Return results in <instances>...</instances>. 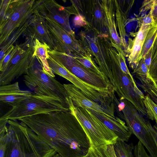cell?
Listing matches in <instances>:
<instances>
[{
    "mask_svg": "<svg viewBox=\"0 0 157 157\" xmlns=\"http://www.w3.org/2000/svg\"><path fill=\"white\" fill-rule=\"evenodd\" d=\"M19 121L26 124L60 157H82L91 144L81 124L70 111L38 114Z\"/></svg>",
    "mask_w": 157,
    "mask_h": 157,
    "instance_id": "6da1fadb",
    "label": "cell"
},
{
    "mask_svg": "<svg viewBox=\"0 0 157 157\" xmlns=\"http://www.w3.org/2000/svg\"><path fill=\"white\" fill-rule=\"evenodd\" d=\"M0 135V157H53L57 153L26 124L8 120Z\"/></svg>",
    "mask_w": 157,
    "mask_h": 157,
    "instance_id": "7a4b0ae2",
    "label": "cell"
},
{
    "mask_svg": "<svg viewBox=\"0 0 157 157\" xmlns=\"http://www.w3.org/2000/svg\"><path fill=\"white\" fill-rule=\"evenodd\" d=\"M110 57V68L103 73L106 78L113 86L120 101L126 100L136 109L144 105L145 96L137 87L132 76L125 74L120 67L117 50L109 40L105 38Z\"/></svg>",
    "mask_w": 157,
    "mask_h": 157,
    "instance_id": "3957f363",
    "label": "cell"
},
{
    "mask_svg": "<svg viewBox=\"0 0 157 157\" xmlns=\"http://www.w3.org/2000/svg\"><path fill=\"white\" fill-rule=\"evenodd\" d=\"M24 78L26 86L35 93L57 98L69 107V96L63 85L45 72L37 57H33Z\"/></svg>",
    "mask_w": 157,
    "mask_h": 157,
    "instance_id": "277c9868",
    "label": "cell"
},
{
    "mask_svg": "<svg viewBox=\"0 0 157 157\" xmlns=\"http://www.w3.org/2000/svg\"><path fill=\"white\" fill-rule=\"evenodd\" d=\"M67 101L70 112L76 117L85 132L91 144L95 146L113 145L117 136L82 105L74 104L69 97Z\"/></svg>",
    "mask_w": 157,
    "mask_h": 157,
    "instance_id": "5b68a950",
    "label": "cell"
},
{
    "mask_svg": "<svg viewBox=\"0 0 157 157\" xmlns=\"http://www.w3.org/2000/svg\"><path fill=\"white\" fill-rule=\"evenodd\" d=\"M58 111L70 110L68 107L57 98L34 93L12 107L0 117V120L19 121L25 117Z\"/></svg>",
    "mask_w": 157,
    "mask_h": 157,
    "instance_id": "8992f818",
    "label": "cell"
},
{
    "mask_svg": "<svg viewBox=\"0 0 157 157\" xmlns=\"http://www.w3.org/2000/svg\"><path fill=\"white\" fill-rule=\"evenodd\" d=\"M35 0H10L3 17L0 18V47L13 33L33 14Z\"/></svg>",
    "mask_w": 157,
    "mask_h": 157,
    "instance_id": "52a82bcc",
    "label": "cell"
},
{
    "mask_svg": "<svg viewBox=\"0 0 157 157\" xmlns=\"http://www.w3.org/2000/svg\"><path fill=\"white\" fill-rule=\"evenodd\" d=\"M49 56L75 76L88 84L114 96L113 86L105 78L86 68L69 54L49 50Z\"/></svg>",
    "mask_w": 157,
    "mask_h": 157,
    "instance_id": "ba28073f",
    "label": "cell"
},
{
    "mask_svg": "<svg viewBox=\"0 0 157 157\" xmlns=\"http://www.w3.org/2000/svg\"><path fill=\"white\" fill-rule=\"evenodd\" d=\"M123 101L125 106L122 113L117 111L119 116L125 121L129 131L138 139L151 157H157V147L150 131L151 124L131 102L126 100Z\"/></svg>",
    "mask_w": 157,
    "mask_h": 157,
    "instance_id": "9c48e42d",
    "label": "cell"
},
{
    "mask_svg": "<svg viewBox=\"0 0 157 157\" xmlns=\"http://www.w3.org/2000/svg\"><path fill=\"white\" fill-rule=\"evenodd\" d=\"M35 40L33 36H28L25 42L19 45L5 71L0 72V86L9 84L22 75L26 74L33 58Z\"/></svg>",
    "mask_w": 157,
    "mask_h": 157,
    "instance_id": "30bf717a",
    "label": "cell"
},
{
    "mask_svg": "<svg viewBox=\"0 0 157 157\" xmlns=\"http://www.w3.org/2000/svg\"><path fill=\"white\" fill-rule=\"evenodd\" d=\"M44 18L55 45V50L75 57L85 56L89 54L77 37L72 36L55 21Z\"/></svg>",
    "mask_w": 157,
    "mask_h": 157,
    "instance_id": "8fae6325",
    "label": "cell"
},
{
    "mask_svg": "<svg viewBox=\"0 0 157 157\" xmlns=\"http://www.w3.org/2000/svg\"><path fill=\"white\" fill-rule=\"evenodd\" d=\"M33 10V13L55 21L72 36L76 37L70 25L69 18L71 14L65 7L55 0H35Z\"/></svg>",
    "mask_w": 157,
    "mask_h": 157,
    "instance_id": "7c38bea8",
    "label": "cell"
},
{
    "mask_svg": "<svg viewBox=\"0 0 157 157\" xmlns=\"http://www.w3.org/2000/svg\"><path fill=\"white\" fill-rule=\"evenodd\" d=\"M85 18L91 30L109 38L106 19L101 0H86Z\"/></svg>",
    "mask_w": 157,
    "mask_h": 157,
    "instance_id": "4fadbf2b",
    "label": "cell"
},
{
    "mask_svg": "<svg viewBox=\"0 0 157 157\" xmlns=\"http://www.w3.org/2000/svg\"><path fill=\"white\" fill-rule=\"evenodd\" d=\"M115 5V17L117 27L118 28L120 37L124 56H128V44L126 38L125 30L129 12L134 1L114 0Z\"/></svg>",
    "mask_w": 157,
    "mask_h": 157,
    "instance_id": "5bb4252c",
    "label": "cell"
},
{
    "mask_svg": "<svg viewBox=\"0 0 157 157\" xmlns=\"http://www.w3.org/2000/svg\"><path fill=\"white\" fill-rule=\"evenodd\" d=\"M101 2L104 11L109 33L108 40L118 52L124 56L121 39L117 31L115 20V5L114 0H101Z\"/></svg>",
    "mask_w": 157,
    "mask_h": 157,
    "instance_id": "9a60e30c",
    "label": "cell"
},
{
    "mask_svg": "<svg viewBox=\"0 0 157 157\" xmlns=\"http://www.w3.org/2000/svg\"><path fill=\"white\" fill-rule=\"evenodd\" d=\"M33 13L25 34L28 36H33L42 43L46 44L50 50H55L56 46L45 19L37 13Z\"/></svg>",
    "mask_w": 157,
    "mask_h": 157,
    "instance_id": "2e32d148",
    "label": "cell"
},
{
    "mask_svg": "<svg viewBox=\"0 0 157 157\" xmlns=\"http://www.w3.org/2000/svg\"><path fill=\"white\" fill-rule=\"evenodd\" d=\"M33 93L21 90L18 82L0 86V101L12 107L15 106Z\"/></svg>",
    "mask_w": 157,
    "mask_h": 157,
    "instance_id": "e0dca14e",
    "label": "cell"
},
{
    "mask_svg": "<svg viewBox=\"0 0 157 157\" xmlns=\"http://www.w3.org/2000/svg\"><path fill=\"white\" fill-rule=\"evenodd\" d=\"M63 85L68 96L71 98L74 104L82 105L86 108L112 117L107 110L98 103L88 98L74 85Z\"/></svg>",
    "mask_w": 157,
    "mask_h": 157,
    "instance_id": "ac0fdd59",
    "label": "cell"
},
{
    "mask_svg": "<svg viewBox=\"0 0 157 157\" xmlns=\"http://www.w3.org/2000/svg\"><path fill=\"white\" fill-rule=\"evenodd\" d=\"M88 109L117 136V140L125 142L129 140L132 133L125 122L118 117H116L115 118L109 117L105 114Z\"/></svg>",
    "mask_w": 157,
    "mask_h": 157,
    "instance_id": "d6986e66",
    "label": "cell"
},
{
    "mask_svg": "<svg viewBox=\"0 0 157 157\" xmlns=\"http://www.w3.org/2000/svg\"><path fill=\"white\" fill-rule=\"evenodd\" d=\"M152 27L151 25L141 26L134 40L128 39V60L129 67L133 70L140 60L143 46L147 33Z\"/></svg>",
    "mask_w": 157,
    "mask_h": 157,
    "instance_id": "ffe728a7",
    "label": "cell"
},
{
    "mask_svg": "<svg viewBox=\"0 0 157 157\" xmlns=\"http://www.w3.org/2000/svg\"><path fill=\"white\" fill-rule=\"evenodd\" d=\"M50 50V48L47 44L42 43L37 39H35L33 57H37L42 63L45 72L55 77V75L49 67L47 61L49 56L48 52Z\"/></svg>",
    "mask_w": 157,
    "mask_h": 157,
    "instance_id": "44dd1931",
    "label": "cell"
},
{
    "mask_svg": "<svg viewBox=\"0 0 157 157\" xmlns=\"http://www.w3.org/2000/svg\"><path fill=\"white\" fill-rule=\"evenodd\" d=\"M32 17L17 29L10 36L4 45L0 48V61L3 59L8 52L13 46V44L20 37L22 34H25L30 24Z\"/></svg>",
    "mask_w": 157,
    "mask_h": 157,
    "instance_id": "7402d4cb",
    "label": "cell"
},
{
    "mask_svg": "<svg viewBox=\"0 0 157 157\" xmlns=\"http://www.w3.org/2000/svg\"><path fill=\"white\" fill-rule=\"evenodd\" d=\"M136 77L140 82L138 85L157 104V81L153 80L150 76L136 75Z\"/></svg>",
    "mask_w": 157,
    "mask_h": 157,
    "instance_id": "603a6c76",
    "label": "cell"
},
{
    "mask_svg": "<svg viewBox=\"0 0 157 157\" xmlns=\"http://www.w3.org/2000/svg\"><path fill=\"white\" fill-rule=\"evenodd\" d=\"M113 146L117 157H134L132 143L127 144L125 142L117 140Z\"/></svg>",
    "mask_w": 157,
    "mask_h": 157,
    "instance_id": "cb8c5ba5",
    "label": "cell"
},
{
    "mask_svg": "<svg viewBox=\"0 0 157 157\" xmlns=\"http://www.w3.org/2000/svg\"><path fill=\"white\" fill-rule=\"evenodd\" d=\"M74 57L79 63L86 68L106 78L99 67L95 63L92 56L90 53L88 55L85 56Z\"/></svg>",
    "mask_w": 157,
    "mask_h": 157,
    "instance_id": "d4e9b609",
    "label": "cell"
},
{
    "mask_svg": "<svg viewBox=\"0 0 157 157\" xmlns=\"http://www.w3.org/2000/svg\"><path fill=\"white\" fill-rule=\"evenodd\" d=\"M157 35V26H153L149 29L145 38L140 56V60L152 46Z\"/></svg>",
    "mask_w": 157,
    "mask_h": 157,
    "instance_id": "484cf974",
    "label": "cell"
},
{
    "mask_svg": "<svg viewBox=\"0 0 157 157\" xmlns=\"http://www.w3.org/2000/svg\"><path fill=\"white\" fill-rule=\"evenodd\" d=\"M144 103L148 118L155 121L157 124V105L147 95L145 96Z\"/></svg>",
    "mask_w": 157,
    "mask_h": 157,
    "instance_id": "4316f807",
    "label": "cell"
},
{
    "mask_svg": "<svg viewBox=\"0 0 157 157\" xmlns=\"http://www.w3.org/2000/svg\"><path fill=\"white\" fill-rule=\"evenodd\" d=\"M88 154L90 157H113L107 145L95 146L91 144Z\"/></svg>",
    "mask_w": 157,
    "mask_h": 157,
    "instance_id": "83f0119b",
    "label": "cell"
},
{
    "mask_svg": "<svg viewBox=\"0 0 157 157\" xmlns=\"http://www.w3.org/2000/svg\"><path fill=\"white\" fill-rule=\"evenodd\" d=\"M149 74L153 80L157 81V35L152 46L151 61Z\"/></svg>",
    "mask_w": 157,
    "mask_h": 157,
    "instance_id": "f1b7e54d",
    "label": "cell"
},
{
    "mask_svg": "<svg viewBox=\"0 0 157 157\" xmlns=\"http://www.w3.org/2000/svg\"><path fill=\"white\" fill-rule=\"evenodd\" d=\"M20 47L19 45L13 46L8 52L3 59L0 62V71L3 72L6 70L7 65Z\"/></svg>",
    "mask_w": 157,
    "mask_h": 157,
    "instance_id": "f546056e",
    "label": "cell"
},
{
    "mask_svg": "<svg viewBox=\"0 0 157 157\" xmlns=\"http://www.w3.org/2000/svg\"><path fill=\"white\" fill-rule=\"evenodd\" d=\"M132 74H135L136 75L145 76L149 77V71L146 65L144 59L142 58L133 70Z\"/></svg>",
    "mask_w": 157,
    "mask_h": 157,
    "instance_id": "4dcf8cb0",
    "label": "cell"
},
{
    "mask_svg": "<svg viewBox=\"0 0 157 157\" xmlns=\"http://www.w3.org/2000/svg\"><path fill=\"white\" fill-rule=\"evenodd\" d=\"M135 19L137 21L140 27L142 25H151L154 26V21L150 11L148 14H146L144 16L142 15L141 16L137 17Z\"/></svg>",
    "mask_w": 157,
    "mask_h": 157,
    "instance_id": "1f68e13d",
    "label": "cell"
},
{
    "mask_svg": "<svg viewBox=\"0 0 157 157\" xmlns=\"http://www.w3.org/2000/svg\"><path fill=\"white\" fill-rule=\"evenodd\" d=\"M75 16L73 19V22L75 26L82 27L85 29V30H91L89 24L83 16L79 14Z\"/></svg>",
    "mask_w": 157,
    "mask_h": 157,
    "instance_id": "d6a6232c",
    "label": "cell"
},
{
    "mask_svg": "<svg viewBox=\"0 0 157 157\" xmlns=\"http://www.w3.org/2000/svg\"><path fill=\"white\" fill-rule=\"evenodd\" d=\"M117 57L120 67L122 71L126 74L132 76L126 65V60L124 55L121 52L117 51Z\"/></svg>",
    "mask_w": 157,
    "mask_h": 157,
    "instance_id": "836d02e7",
    "label": "cell"
},
{
    "mask_svg": "<svg viewBox=\"0 0 157 157\" xmlns=\"http://www.w3.org/2000/svg\"><path fill=\"white\" fill-rule=\"evenodd\" d=\"M133 153L135 157H151L146 151L144 146L141 144L135 147Z\"/></svg>",
    "mask_w": 157,
    "mask_h": 157,
    "instance_id": "e575fe53",
    "label": "cell"
},
{
    "mask_svg": "<svg viewBox=\"0 0 157 157\" xmlns=\"http://www.w3.org/2000/svg\"><path fill=\"white\" fill-rule=\"evenodd\" d=\"M156 0H145L143 1L142 6L140 9L139 14L146 12L151 10L155 3Z\"/></svg>",
    "mask_w": 157,
    "mask_h": 157,
    "instance_id": "d590c367",
    "label": "cell"
},
{
    "mask_svg": "<svg viewBox=\"0 0 157 157\" xmlns=\"http://www.w3.org/2000/svg\"><path fill=\"white\" fill-rule=\"evenodd\" d=\"M152 46L150 48L145 55L142 57L149 71L151 65L152 54Z\"/></svg>",
    "mask_w": 157,
    "mask_h": 157,
    "instance_id": "8d00e7d4",
    "label": "cell"
},
{
    "mask_svg": "<svg viewBox=\"0 0 157 157\" xmlns=\"http://www.w3.org/2000/svg\"><path fill=\"white\" fill-rule=\"evenodd\" d=\"M151 13L154 21V26H157V0L150 11Z\"/></svg>",
    "mask_w": 157,
    "mask_h": 157,
    "instance_id": "74e56055",
    "label": "cell"
},
{
    "mask_svg": "<svg viewBox=\"0 0 157 157\" xmlns=\"http://www.w3.org/2000/svg\"><path fill=\"white\" fill-rule=\"evenodd\" d=\"M150 131L152 136L155 140L157 147V126L151 125L150 127Z\"/></svg>",
    "mask_w": 157,
    "mask_h": 157,
    "instance_id": "f35d334b",
    "label": "cell"
},
{
    "mask_svg": "<svg viewBox=\"0 0 157 157\" xmlns=\"http://www.w3.org/2000/svg\"><path fill=\"white\" fill-rule=\"evenodd\" d=\"M107 146L113 157H117L115 153L113 145H108Z\"/></svg>",
    "mask_w": 157,
    "mask_h": 157,
    "instance_id": "ab89813d",
    "label": "cell"
},
{
    "mask_svg": "<svg viewBox=\"0 0 157 157\" xmlns=\"http://www.w3.org/2000/svg\"><path fill=\"white\" fill-rule=\"evenodd\" d=\"M82 157H90V156L87 153V154L86 155Z\"/></svg>",
    "mask_w": 157,
    "mask_h": 157,
    "instance_id": "60d3db41",
    "label": "cell"
},
{
    "mask_svg": "<svg viewBox=\"0 0 157 157\" xmlns=\"http://www.w3.org/2000/svg\"><path fill=\"white\" fill-rule=\"evenodd\" d=\"M157 105V104H156Z\"/></svg>",
    "mask_w": 157,
    "mask_h": 157,
    "instance_id": "b9f144b4",
    "label": "cell"
}]
</instances>
